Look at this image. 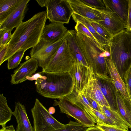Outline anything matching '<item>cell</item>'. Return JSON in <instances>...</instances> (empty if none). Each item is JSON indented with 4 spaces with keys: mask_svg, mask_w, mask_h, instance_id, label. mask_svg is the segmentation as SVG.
I'll return each mask as SVG.
<instances>
[{
    "mask_svg": "<svg viewBox=\"0 0 131 131\" xmlns=\"http://www.w3.org/2000/svg\"><path fill=\"white\" fill-rule=\"evenodd\" d=\"M8 47V43L4 46L0 47V66L3 63L7 51Z\"/></svg>",
    "mask_w": 131,
    "mask_h": 131,
    "instance_id": "cell-38",
    "label": "cell"
},
{
    "mask_svg": "<svg viewBox=\"0 0 131 131\" xmlns=\"http://www.w3.org/2000/svg\"><path fill=\"white\" fill-rule=\"evenodd\" d=\"M86 97L93 109L103 113L102 106L92 99L89 97Z\"/></svg>",
    "mask_w": 131,
    "mask_h": 131,
    "instance_id": "cell-37",
    "label": "cell"
},
{
    "mask_svg": "<svg viewBox=\"0 0 131 131\" xmlns=\"http://www.w3.org/2000/svg\"><path fill=\"white\" fill-rule=\"evenodd\" d=\"M0 131H6L5 129V127L2 128L0 129Z\"/></svg>",
    "mask_w": 131,
    "mask_h": 131,
    "instance_id": "cell-45",
    "label": "cell"
},
{
    "mask_svg": "<svg viewBox=\"0 0 131 131\" xmlns=\"http://www.w3.org/2000/svg\"><path fill=\"white\" fill-rule=\"evenodd\" d=\"M88 127L79 123L71 120L62 128L54 131H85Z\"/></svg>",
    "mask_w": 131,
    "mask_h": 131,
    "instance_id": "cell-29",
    "label": "cell"
},
{
    "mask_svg": "<svg viewBox=\"0 0 131 131\" xmlns=\"http://www.w3.org/2000/svg\"><path fill=\"white\" fill-rule=\"evenodd\" d=\"M94 113L97 119V124H105L112 126H115L114 123L102 112L93 109Z\"/></svg>",
    "mask_w": 131,
    "mask_h": 131,
    "instance_id": "cell-31",
    "label": "cell"
},
{
    "mask_svg": "<svg viewBox=\"0 0 131 131\" xmlns=\"http://www.w3.org/2000/svg\"><path fill=\"white\" fill-rule=\"evenodd\" d=\"M25 51L24 50H20L8 60L7 67L8 69H13L18 67Z\"/></svg>",
    "mask_w": 131,
    "mask_h": 131,
    "instance_id": "cell-28",
    "label": "cell"
},
{
    "mask_svg": "<svg viewBox=\"0 0 131 131\" xmlns=\"http://www.w3.org/2000/svg\"><path fill=\"white\" fill-rule=\"evenodd\" d=\"M76 33L74 30H68L63 38L66 40L69 51L75 60H78L84 65L88 66L77 41Z\"/></svg>",
    "mask_w": 131,
    "mask_h": 131,
    "instance_id": "cell-22",
    "label": "cell"
},
{
    "mask_svg": "<svg viewBox=\"0 0 131 131\" xmlns=\"http://www.w3.org/2000/svg\"><path fill=\"white\" fill-rule=\"evenodd\" d=\"M62 39L51 43L41 40L30 51L31 58L36 59L38 62V66L44 69L51 57L56 52L63 42Z\"/></svg>",
    "mask_w": 131,
    "mask_h": 131,
    "instance_id": "cell-8",
    "label": "cell"
},
{
    "mask_svg": "<svg viewBox=\"0 0 131 131\" xmlns=\"http://www.w3.org/2000/svg\"><path fill=\"white\" fill-rule=\"evenodd\" d=\"M106 63L108 75L116 90L124 100L131 104V97L126 84L121 77L110 57L106 58Z\"/></svg>",
    "mask_w": 131,
    "mask_h": 131,
    "instance_id": "cell-14",
    "label": "cell"
},
{
    "mask_svg": "<svg viewBox=\"0 0 131 131\" xmlns=\"http://www.w3.org/2000/svg\"><path fill=\"white\" fill-rule=\"evenodd\" d=\"M76 38L88 65L96 77L109 78L106 63V58L110 56L108 45H102L77 32Z\"/></svg>",
    "mask_w": 131,
    "mask_h": 131,
    "instance_id": "cell-2",
    "label": "cell"
},
{
    "mask_svg": "<svg viewBox=\"0 0 131 131\" xmlns=\"http://www.w3.org/2000/svg\"><path fill=\"white\" fill-rule=\"evenodd\" d=\"M31 111L35 131H54L65 125L54 118L38 99Z\"/></svg>",
    "mask_w": 131,
    "mask_h": 131,
    "instance_id": "cell-6",
    "label": "cell"
},
{
    "mask_svg": "<svg viewBox=\"0 0 131 131\" xmlns=\"http://www.w3.org/2000/svg\"><path fill=\"white\" fill-rule=\"evenodd\" d=\"M82 93L86 96L96 101L101 106H104L110 108L100 89L96 77L89 82Z\"/></svg>",
    "mask_w": 131,
    "mask_h": 131,
    "instance_id": "cell-20",
    "label": "cell"
},
{
    "mask_svg": "<svg viewBox=\"0 0 131 131\" xmlns=\"http://www.w3.org/2000/svg\"><path fill=\"white\" fill-rule=\"evenodd\" d=\"M6 131H15L13 125H11L5 127Z\"/></svg>",
    "mask_w": 131,
    "mask_h": 131,
    "instance_id": "cell-43",
    "label": "cell"
},
{
    "mask_svg": "<svg viewBox=\"0 0 131 131\" xmlns=\"http://www.w3.org/2000/svg\"><path fill=\"white\" fill-rule=\"evenodd\" d=\"M116 96L117 112L126 122L128 128L131 129V104L124 100L116 90Z\"/></svg>",
    "mask_w": 131,
    "mask_h": 131,
    "instance_id": "cell-23",
    "label": "cell"
},
{
    "mask_svg": "<svg viewBox=\"0 0 131 131\" xmlns=\"http://www.w3.org/2000/svg\"><path fill=\"white\" fill-rule=\"evenodd\" d=\"M23 0H0V24L18 7Z\"/></svg>",
    "mask_w": 131,
    "mask_h": 131,
    "instance_id": "cell-24",
    "label": "cell"
},
{
    "mask_svg": "<svg viewBox=\"0 0 131 131\" xmlns=\"http://www.w3.org/2000/svg\"><path fill=\"white\" fill-rule=\"evenodd\" d=\"M13 112L8 106L6 98L3 94H0V125L2 128L6 127V123L11 120Z\"/></svg>",
    "mask_w": 131,
    "mask_h": 131,
    "instance_id": "cell-26",
    "label": "cell"
},
{
    "mask_svg": "<svg viewBox=\"0 0 131 131\" xmlns=\"http://www.w3.org/2000/svg\"><path fill=\"white\" fill-rule=\"evenodd\" d=\"M96 78L100 89L110 108L117 112L116 96V90L111 78L108 79Z\"/></svg>",
    "mask_w": 131,
    "mask_h": 131,
    "instance_id": "cell-17",
    "label": "cell"
},
{
    "mask_svg": "<svg viewBox=\"0 0 131 131\" xmlns=\"http://www.w3.org/2000/svg\"><path fill=\"white\" fill-rule=\"evenodd\" d=\"M89 20L91 25L99 34L108 41L110 40L113 35L97 23L90 19Z\"/></svg>",
    "mask_w": 131,
    "mask_h": 131,
    "instance_id": "cell-30",
    "label": "cell"
},
{
    "mask_svg": "<svg viewBox=\"0 0 131 131\" xmlns=\"http://www.w3.org/2000/svg\"><path fill=\"white\" fill-rule=\"evenodd\" d=\"M74 13L97 22L101 19L100 13L87 5L81 0H68Z\"/></svg>",
    "mask_w": 131,
    "mask_h": 131,
    "instance_id": "cell-16",
    "label": "cell"
},
{
    "mask_svg": "<svg viewBox=\"0 0 131 131\" xmlns=\"http://www.w3.org/2000/svg\"><path fill=\"white\" fill-rule=\"evenodd\" d=\"M57 99L54 100L53 105L58 106L61 113L73 117L78 123L88 127L96 125L87 114L78 107L64 98Z\"/></svg>",
    "mask_w": 131,
    "mask_h": 131,
    "instance_id": "cell-10",
    "label": "cell"
},
{
    "mask_svg": "<svg viewBox=\"0 0 131 131\" xmlns=\"http://www.w3.org/2000/svg\"><path fill=\"white\" fill-rule=\"evenodd\" d=\"M64 24L61 23L51 22L45 25L41 40L53 43L62 39L68 30Z\"/></svg>",
    "mask_w": 131,
    "mask_h": 131,
    "instance_id": "cell-15",
    "label": "cell"
},
{
    "mask_svg": "<svg viewBox=\"0 0 131 131\" xmlns=\"http://www.w3.org/2000/svg\"><path fill=\"white\" fill-rule=\"evenodd\" d=\"M72 17L75 22L78 21L84 25L94 36L97 42L104 45H108L109 41L104 38L97 33L91 25L89 19L74 13H73Z\"/></svg>",
    "mask_w": 131,
    "mask_h": 131,
    "instance_id": "cell-25",
    "label": "cell"
},
{
    "mask_svg": "<svg viewBox=\"0 0 131 131\" xmlns=\"http://www.w3.org/2000/svg\"><path fill=\"white\" fill-rule=\"evenodd\" d=\"M102 107L103 113L111 120L116 126L129 130L127 124L117 112L114 111L105 106Z\"/></svg>",
    "mask_w": 131,
    "mask_h": 131,
    "instance_id": "cell-27",
    "label": "cell"
},
{
    "mask_svg": "<svg viewBox=\"0 0 131 131\" xmlns=\"http://www.w3.org/2000/svg\"><path fill=\"white\" fill-rule=\"evenodd\" d=\"M103 1L105 5V9L115 14L127 27L128 10V0Z\"/></svg>",
    "mask_w": 131,
    "mask_h": 131,
    "instance_id": "cell-19",
    "label": "cell"
},
{
    "mask_svg": "<svg viewBox=\"0 0 131 131\" xmlns=\"http://www.w3.org/2000/svg\"><path fill=\"white\" fill-rule=\"evenodd\" d=\"M62 39V44L42 72L50 73H69L72 69L75 60L69 51L66 40L63 38Z\"/></svg>",
    "mask_w": 131,
    "mask_h": 131,
    "instance_id": "cell-5",
    "label": "cell"
},
{
    "mask_svg": "<svg viewBox=\"0 0 131 131\" xmlns=\"http://www.w3.org/2000/svg\"><path fill=\"white\" fill-rule=\"evenodd\" d=\"M47 18L51 22L68 24L74 13L68 0H48Z\"/></svg>",
    "mask_w": 131,
    "mask_h": 131,
    "instance_id": "cell-7",
    "label": "cell"
},
{
    "mask_svg": "<svg viewBox=\"0 0 131 131\" xmlns=\"http://www.w3.org/2000/svg\"><path fill=\"white\" fill-rule=\"evenodd\" d=\"M83 3L97 10L105 9L103 0H81Z\"/></svg>",
    "mask_w": 131,
    "mask_h": 131,
    "instance_id": "cell-33",
    "label": "cell"
},
{
    "mask_svg": "<svg viewBox=\"0 0 131 131\" xmlns=\"http://www.w3.org/2000/svg\"><path fill=\"white\" fill-rule=\"evenodd\" d=\"M108 46L110 57L124 82L126 72L131 64V31L125 29L113 36Z\"/></svg>",
    "mask_w": 131,
    "mask_h": 131,
    "instance_id": "cell-4",
    "label": "cell"
},
{
    "mask_svg": "<svg viewBox=\"0 0 131 131\" xmlns=\"http://www.w3.org/2000/svg\"><path fill=\"white\" fill-rule=\"evenodd\" d=\"M38 66V60L31 57L21 63L15 70L11 75V83L12 84H17L26 81L27 77L31 76L35 73Z\"/></svg>",
    "mask_w": 131,
    "mask_h": 131,
    "instance_id": "cell-12",
    "label": "cell"
},
{
    "mask_svg": "<svg viewBox=\"0 0 131 131\" xmlns=\"http://www.w3.org/2000/svg\"><path fill=\"white\" fill-rule=\"evenodd\" d=\"M13 115L15 117L17 123L15 131H35L30 122L24 105L19 102H16Z\"/></svg>",
    "mask_w": 131,
    "mask_h": 131,
    "instance_id": "cell-21",
    "label": "cell"
},
{
    "mask_svg": "<svg viewBox=\"0 0 131 131\" xmlns=\"http://www.w3.org/2000/svg\"><path fill=\"white\" fill-rule=\"evenodd\" d=\"M69 73L73 80L74 89L79 94L82 93L89 82L96 77L90 67L77 60Z\"/></svg>",
    "mask_w": 131,
    "mask_h": 131,
    "instance_id": "cell-9",
    "label": "cell"
},
{
    "mask_svg": "<svg viewBox=\"0 0 131 131\" xmlns=\"http://www.w3.org/2000/svg\"><path fill=\"white\" fill-rule=\"evenodd\" d=\"M64 98L75 105L85 112L93 122L96 124L97 119L86 97L82 93H78L74 89L72 92Z\"/></svg>",
    "mask_w": 131,
    "mask_h": 131,
    "instance_id": "cell-18",
    "label": "cell"
},
{
    "mask_svg": "<svg viewBox=\"0 0 131 131\" xmlns=\"http://www.w3.org/2000/svg\"><path fill=\"white\" fill-rule=\"evenodd\" d=\"M38 4L42 7H46L48 0H36Z\"/></svg>",
    "mask_w": 131,
    "mask_h": 131,
    "instance_id": "cell-41",
    "label": "cell"
},
{
    "mask_svg": "<svg viewBox=\"0 0 131 131\" xmlns=\"http://www.w3.org/2000/svg\"><path fill=\"white\" fill-rule=\"evenodd\" d=\"M43 78V76L40 73V72L36 73L30 77H27V80L32 81L34 80H37L38 79H42Z\"/></svg>",
    "mask_w": 131,
    "mask_h": 131,
    "instance_id": "cell-40",
    "label": "cell"
},
{
    "mask_svg": "<svg viewBox=\"0 0 131 131\" xmlns=\"http://www.w3.org/2000/svg\"><path fill=\"white\" fill-rule=\"evenodd\" d=\"M85 131H102L96 125L94 126L91 127H88Z\"/></svg>",
    "mask_w": 131,
    "mask_h": 131,
    "instance_id": "cell-42",
    "label": "cell"
},
{
    "mask_svg": "<svg viewBox=\"0 0 131 131\" xmlns=\"http://www.w3.org/2000/svg\"><path fill=\"white\" fill-rule=\"evenodd\" d=\"M97 10L100 13L101 19L97 23L112 35L127 28L121 19L114 13L105 9Z\"/></svg>",
    "mask_w": 131,
    "mask_h": 131,
    "instance_id": "cell-11",
    "label": "cell"
},
{
    "mask_svg": "<svg viewBox=\"0 0 131 131\" xmlns=\"http://www.w3.org/2000/svg\"><path fill=\"white\" fill-rule=\"evenodd\" d=\"M128 14L127 28L131 31V0H128Z\"/></svg>",
    "mask_w": 131,
    "mask_h": 131,
    "instance_id": "cell-39",
    "label": "cell"
},
{
    "mask_svg": "<svg viewBox=\"0 0 131 131\" xmlns=\"http://www.w3.org/2000/svg\"><path fill=\"white\" fill-rule=\"evenodd\" d=\"M11 31L8 29H0V47L6 45L10 41L12 35Z\"/></svg>",
    "mask_w": 131,
    "mask_h": 131,
    "instance_id": "cell-34",
    "label": "cell"
},
{
    "mask_svg": "<svg viewBox=\"0 0 131 131\" xmlns=\"http://www.w3.org/2000/svg\"><path fill=\"white\" fill-rule=\"evenodd\" d=\"M30 0H23L16 9L0 24V29L12 30L17 27L23 22L28 10V4Z\"/></svg>",
    "mask_w": 131,
    "mask_h": 131,
    "instance_id": "cell-13",
    "label": "cell"
},
{
    "mask_svg": "<svg viewBox=\"0 0 131 131\" xmlns=\"http://www.w3.org/2000/svg\"><path fill=\"white\" fill-rule=\"evenodd\" d=\"M48 111L49 113L51 115L55 113V109L54 107H51L49 108Z\"/></svg>",
    "mask_w": 131,
    "mask_h": 131,
    "instance_id": "cell-44",
    "label": "cell"
},
{
    "mask_svg": "<svg viewBox=\"0 0 131 131\" xmlns=\"http://www.w3.org/2000/svg\"><path fill=\"white\" fill-rule=\"evenodd\" d=\"M124 82L131 97V64L126 72Z\"/></svg>",
    "mask_w": 131,
    "mask_h": 131,
    "instance_id": "cell-36",
    "label": "cell"
},
{
    "mask_svg": "<svg viewBox=\"0 0 131 131\" xmlns=\"http://www.w3.org/2000/svg\"><path fill=\"white\" fill-rule=\"evenodd\" d=\"M75 23L76 24L74 28L77 32L85 35L97 41L94 36L84 25L78 21H77Z\"/></svg>",
    "mask_w": 131,
    "mask_h": 131,
    "instance_id": "cell-32",
    "label": "cell"
},
{
    "mask_svg": "<svg viewBox=\"0 0 131 131\" xmlns=\"http://www.w3.org/2000/svg\"><path fill=\"white\" fill-rule=\"evenodd\" d=\"M42 79L35 82L37 92L44 97L54 99L63 98L70 94L74 86L69 73H50L42 71Z\"/></svg>",
    "mask_w": 131,
    "mask_h": 131,
    "instance_id": "cell-3",
    "label": "cell"
},
{
    "mask_svg": "<svg viewBox=\"0 0 131 131\" xmlns=\"http://www.w3.org/2000/svg\"><path fill=\"white\" fill-rule=\"evenodd\" d=\"M96 125L102 131H129L115 126L100 124Z\"/></svg>",
    "mask_w": 131,
    "mask_h": 131,
    "instance_id": "cell-35",
    "label": "cell"
},
{
    "mask_svg": "<svg viewBox=\"0 0 131 131\" xmlns=\"http://www.w3.org/2000/svg\"><path fill=\"white\" fill-rule=\"evenodd\" d=\"M47 18L46 11L39 12L23 21L12 34L3 63L20 50L25 51L35 46L41 37Z\"/></svg>",
    "mask_w": 131,
    "mask_h": 131,
    "instance_id": "cell-1",
    "label": "cell"
}]
</instances>
